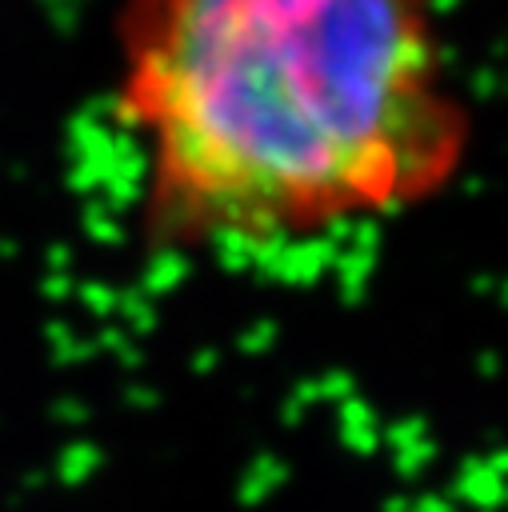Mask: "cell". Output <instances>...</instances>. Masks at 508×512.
<instances>
[{
  "mask_svg": "<svg viewBox=\"0 0 508 512\" xmlns=\"http://www.w3.org/2000/svg\"><path fill=\"white\" fill-rule=\"evenodd\" d=\"M116 40L156 244H268L416 208L468 156L436 0H124Z\"/></svg>",
  "mask_w": 508,
  "mask_h": 512,
  "instance_id": "6da1fadb",
  "label": "cell"
}]
</instances>
